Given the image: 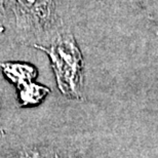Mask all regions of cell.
I'll list each match as a JSON object with an SVG mask.
<instances>
[{
	"mask_svg": "<svg viewBox=\"0 0 158 158\" xmlns=\"http://www.w3.org/2000/svg\"><path fill=\"white\" fill-rule=\"evenodd\" d=\"M17 90L19 105L21 109H32L38 107L50 94V89L45 85L30 82Z\"/></svg>",
	"mask_w": 158,
	"mask_h": 158,
	"instance_id": "obj_6",
	"label": "cell"
},
{
	"mask_svg": "<svg viewBox=\"0 0 158 158\" xmlns=\"http://www.w3.org/2000/svg\"><path fill=\"white\" fill-rule=\"evenodd\" d=\"M15 46H18V42L10 9L7 0H0V61Z\"/></svg>",
	"mask_w": 158,
	"mask_h": 158,
	"instance_id": "obj_5",
	"label": "cell"
},
{
	"mask_svg": "<svg viewBox=\"0 0 158 158\" xmlns=\"http://www.w3.org/2000/svg\"><path fill=\"white\" fill-rule=\"evenodd\" d=\"M148 15L158 26V0H143Z\"/></svg>",
	"mask_w": 158,
	"mask_h": 158,
	"instance_id": "obj_7",
	"label": "cell"
},
{
	"mask_svg": "<svg viewBox=\"0 0 158 158\" xmlns=\"http://www.w3.org/2000/svg\"><path fill=\"white\" fill-rule=\"evenodd\" d=\"M0 70L9 83L19 89L22 86L36 80L38 70L32 64L20 61H1Z\"/></svg>",
	"mask_w": 158,
	"mask_h": 158,
	"instance_id": "obj_4",
	"label": "cell"
},
{
	"mask_svg": "<svg viewBox=\"0 0 158 158\" xmlns=\"http://www.w3.org/2000/svg\"><path fill=\"white\" fill-rule=\"evenodd\" d=\"M48 56L60 91L80 100L83 85V58L71 29L59 34L45 46H35Z\"/></svg>",
	"mask_w": 158,
	"mask_h": 158,
	"instance_id": "obj_2",
	"label": "cell"
},
{
	"mask_svg": "<svg viewBox=\"0 0 158 158\" xmlns=\"http://www.w3.org/2000/svg\"><path fill=\"white\" fill-rule=\"evenodd\" d=\"M21 110L17 90L0 70V139L9 129Z\"/></svg>",
	"mask_w": 158,
	"mask_h": 158,
	"instance_id": "obj_3",
	"label": "cell"
},
{
	"mask_svg": "<svg viewBox=\"0 0 158 158\" xmlns=\"http://www.w3.org/2000/svg\"><path fill=\"white\" fill-rule=\"evenodd\" d=\"M18 45L45 46L70 29L65 21L64 0H7Z\"/></svg>",
	"mask_w": 158,
	"mask_h": 158,
	"instance_id": "obj_1",
	"label": "cell"
}]
</instances>
